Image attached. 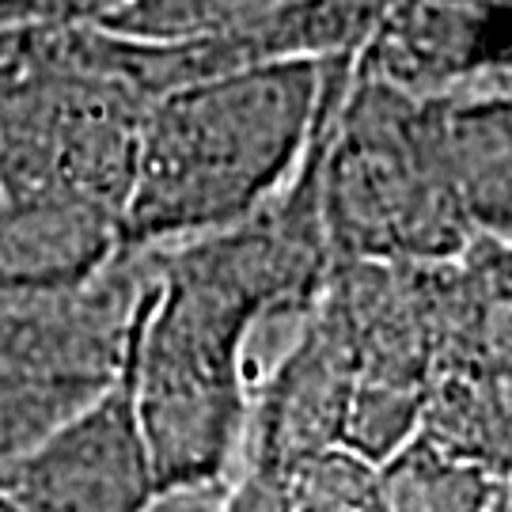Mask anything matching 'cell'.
Instances as JSON below:
<instances>
[{"instance_id": "9c48e42d", "label": "cell", "mask_w": 512, "mask_h": 512, "mask_svg": "<svg viewBox=\"0 0 512 512\" xmlns=\"http://www.w3.org/2000/svg\"><path fill=\"white\" fill-rule=\"evenodd\" d=\"M122 255V220L76 198H0V293H76Z\"/></svg>"}, {"instance_id": "ba28073f", "label": "cell", "mask_w": 512, "mask_h": 512, "mask_svg": "<svg viewBox=\"0 0 512 512\" xmlns=\"http://www.w3.org/2000/svg\"><path fill=\"white\" fill-rule=\"evenodd\" d=\"M330 296L346 315L357 380L429 391L440 372L429 262H334Z\"/></svg>"}, {"instance_id": "4fadbf2b", "label": "cell", "mask_w": 512, "mask_h": 512, "mask_svg": "<svg viewBox=\"0 0 512 512\" xmlns=\"http://www.w3.org/2000/svg\"><path fill=\"white\" fill-rule=\"evenodd\" d=\"M384 512H497L505 475L414 437L380 463Z\"/></svg>"}, {"instance_id": "d6986e66", "label": "cell", "mask_w": 512, "mask_h": 512, "mask_svg": "<svg viewBox=\"0 0 512 512\" xmlns=\"http://www.w3.org/2000/svg\"><path fill=\"white\" fill-rule=\"evenodd\" d=\"M497 512H512V475L505 478V497H501V509Z\"/></svg>"}, {"instance_id": "7a4b0ae2", "label": "cell", "mask_w": 512, "mask_h": 512, "mask_svg": "<svg viewBox=\"0 0 512 512\" xmlns=\"http://www.w3.org/2000/svg\"><path fill=\"white\" fill-rule=\"evenodd\" d=\"M141 251L145 281L126 342L137 421L164 501L217 490L236 475L251 414L247 338L262 308L186 239Z\"/></svg>"}, {"instance_id": "30bf717a", "label": "cell", "mask_w": 512, "mask_h": 512, "mask_svg": "<svg viewBox=\"0 0 512 512\" xmlns=\"http://www.w3.org/2000/svg\"><path fill=\"white\" fill-rule=\"evenodd\" d=\"M444 183L471 236L512 243V92L425 99Z\"/></svg>"}, {"instance_id": "ffe728a7", "label": "cell", "mask_w": 512, "mask_h": 512, "mask_svg": "<svg viewBox=\"0 0 512 512\" xmlns=\"http://www.w3.org/2000/svg\"><path fill=\"white\" fill-rule=\"evenodd\" d=\"M0 512H16V505H12V501H4V497H0Z\"/></svg>"}, {"instance_id": "9a60e30c", "label": "cell", "mask_w": 512, "mask_h": 512, "mask_svg": "<svg viewBox=\"0 0 512 512\" xmlns=\"http://www.w3.org/2000/svg\"><path fill=\"white\" fill-rule=\"evenodd\" d=\"M285 486L293 512H384L380 463L346 444L296 459L285 467Z\"/></svg>"}, {"instance_id": "e0dca14e", "label": "cell", "mask_w": 512, "mask_h": 512, "mask_svg": "<svg viewBox=\"0 0 512 512\" xmlns=\"http://www.w3.org/2000/svg\"><path fill=\"white\" fill-rule=\"evenodd\" d=\"M129 0H0V27H103Z\"/></svg>"}, {"instance_id": "5bb4252c", "label": "cell", "mask_w": 512, "mask_h": 512, "mask_svg": "<svg viewBox=\"0 0 512 512\" xmlns=\"http://www.w3.org/2000/svg\"><path fill=\"white\" fill-rule=\"evenodd\" d=\"M293 4L296 0H129L103 27L148 42H232L251 65L243 42Z\"/></svg>"}, {"instance_id": "8fae6325", "label": "cell", "mask_w": 512, "mask_h": 512, "mask_svg": "<svg viewBox=\"0 0 512 512\" xmlns=\"http://www.w3.org/2000/svg\"><path fill=\"white\" fill-rule=\"evenodd\" d=\"M440 372L512 368V243L471 236L452 258L429 262Z\"/></svg>"}, {"instance_id": "2e32d148", "label": "cell", "mask_w": 512, "mask_h": 512, "mask_svg": "<svg viewBox=\"0 0 512 512\" xmlns=\"http://www.w3.org/2000/svg\"><path fill=\"white\" fill-rule=\"evenodd\" d=\"M429 391H403V387L365 384L357 380L353 403L346 414L342 444L361 452L372 463H384L391 452H399L406 440L418 437L421 410Z\"/></svg>"}, {"instance_id": "8992f818", "label": "cell", "mask_w": 512, "mask_h": 512, "mask_svg": "<svg viewBox=\"0 0 512 512\" xmlns=\"http://www.w3.org/2000/svg\"><path fill=\"white\" fill-rule=\"evenodd\" d=\"M357 65L418 99L512 92V0H391Z\"/></svg>"}, {"instance_id": "6da1fadb", "label": "cell", "mask_w": 512, "mask_h": 512, "mask_svg": "<svg viewBox=\"0 0 512 512\" xmlns=\"http://www.w3.org/2000/svg\"><path fill=\"white\" fill-rule=\"evenodd\" d=\"M342 61H251L156 95L122 209V251L205 236L270 202L304 160Z\"/></svg>"}, {"instance_id": "5b68a950", "label": "cell", "mask_w": 512, "mask_h": 512, "mask_svg": "<svg viewBox=\"0 0 512 512\" xmlns=\"http://www.w3.org/2000/svg\"><path fill=\"white\" fill-rule=\"evenodd\" d=\"M0 497L16 512H152L160 490L137 421L126 338L107 384L0 467Z\"/></svg>"}, {"instance_id": "3957f363", "label": "cell", "mask_w": 512, "mask_h": 512, "mask_svg": "<svg viewBox=\"0 0 512 512\" xmlns=\"http://www.w3.org/2000/svg\"><path fill=\"white\" fill-rule=\"evenodd\" d=\"M323 217L334 262H440L471 239L440 171L429 103L357 61L323 156Z\"/></svg>"}, {"instance_id": "ac0fdd59", "label": "cell", "mask_w": 512, "mask_h": 512, "mask_svg": "<svg viewBox=\"0 0 512 512\" xmlns=\"http://www.w3.org/2000/svg\"><path fill=\"white\" fill-rule=\"evenodd\" d=\"M220 512H293L285 471L262 463H239L232 482L224 486Z\"/></svg>"}, {"instance_id": "52a82bcc", "label": "cell", "mask_w": 512, "mask_h": 512, "mask_svg": "<svg viewBox=\"0 0 512 512\" xmlns=\"http://www.w3.org/2000/svg\"><path fill=\"white\" fill-rule=\"evenodd\" d=\"M353 387L357 353L346 315L330 289H323L296 338L258 376L239 463L285 471L296 459L342 444Z\"/></svg>"}, {"instance_id": "277c9868", "label": "cell", "mask_w": 512, "mask_h": 512, "mask_svg": "<svg viewBox=\"0 0 512 512\" xmlns=\"http://www.w3.org/2000/svg\"><path fill=\"white\" fill-rule=\"evenodd\" d=\"M148 99L107 69L103 27H50L31 76L0 88V198H76L122 220Z\"/></svg>"}, {"instance_id": "7c38bea8", "label": "cell", "mask_w": 512, "mask_h": 512, "mask_svg": "<svg viewBox=\"0 0 512 512\" xmlns=\"http://www.w3.org/2000/svg\"><path fill=\"white\" fill-rule=\"evenodd\" d=\"M421 437L512 475V368H448L425 395Z\"/></svg>"}]
</instances>
